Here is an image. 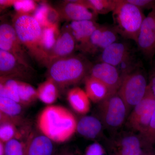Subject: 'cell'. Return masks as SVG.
Instances as JSON below:
<instances>
[{
  "label": "cell",
  "mask_w": 155,
  "mask_h": 155,
  "mask_svg": "<svg viewBox=\"0 0 155 155\" xmlns=\"http://www.w3.org/2000/svg\"><path fill=\"white\" fill-rule=\"evenodd\" d=\"M100 119L109 130L120 128L129 116L127 107L118 92L99 104Z\"/></svg>",
  "instance_id": "cell-6"
},
{
  "label": "cell",
  "mask_w": 155,
  "mask_h": 155,
  "mask_svg": "<svg viewBox=\"0 0 155 155\" xmlns=\"http://www.w3.org/2000/svg\"><path fill=\"white\" fill-rule=\"evenodd\" d=\"M57 10L61 18L70 22L95 21L98 15L88 8L82 0L66 1Z\"/></svg>",
  "instance_id": "cell-13"
},
{
  "label": "cell",
  "mask_w": 155,
  "mask_h": 155,
  "mask_svg": "<svg viewBox=\"0 0 155 155\" xmlns=\"http://www.w3.org/2000/svg\"><path fill=\"white\" fill-rule=\"evenodd\" d=\"M140 155H155V150L153 147L144 148Z\"/></svg>",
  "instance_id": "cell-36"
},
{
  "label": "cell",
  "mask_w": 155,
  "mask_h": 155,
  "mask_svg": "<svg viewBox=\"0 0 155 155\" xmlns=\"http://www.w3.org/2000/svg\"><path fill=\"white\" fill-rule=\"evenodd\" d=\"M33 69L22 64L11 53L0 50V77L19 81L33 77Z\"/></svg>",
  "instance_id": "cell-10"
},
{
  "label": "cell",
  "mask_w": 155,
  "mask_h": 155,
  "mask_svg": "<svg viewBox=\"0 0 155 155\" xmlns=\"http://www.w3.org/2000/svg\"><path fill=\"white\" fill-rule=\"evenodd\" d=\"M103 126L102 122L98 118L93 116H84L77 122L76 131L85 138L94 139L101 134Z\"/></svg>",
  "instance_id": "cell-20"
},
{
  "label": "cell",
  "mask_w": 155,
  "mask_h": 155,
  "mask_svg": "<svg viewBox=\"0 0 155 155\" xmlns=\"http://www.w3.org/2000/svg\"><path fill=\"white\" fill-rule=\"evenodd\" d=\"M60 32L58 24L42 28L41 46L44 51L47 55L48 58L55 45Z\"/></svg>",
  "instance_id": "cell-23"
},
{
  "label": "cell",
  "mask_w": 155,
  "mask_h": 155,
  "mask_svg": "<svg viewBox=\"0 0 155 155\" xmlns=\"http://www.w3.org/2000/svg\"><path fill=\"white\" fill-rule=\"evenodd\" d=\"M92 67L83 56L72 54L51 62L47 67L48 77L58 88H64L84 80Z\"/></svg>",
  "instance_id": "cell-2"
},
{
  "label": "cell",
  "mask_w": 155,
  "mask_h": 155,
  "mask_svg": "<svg viewBox=\"0 0 155 155\" xmlns=\"http://www.w3.org/2000/svg\"><path fill=\"white\" fill-rule=\"evenodd\" d=\"M5 143L0 141V155H5Z\"/></svg>",
  "instance_id": "cell-38"
},
{
  "label": "cell",
  "mask_w": 155,
  "mask_h": 155,
  "mask_svg": "<svg viewBox=\"0 0 155 155\" xmlns=\"http://www.w3.org/2000/svg\"><path fill=\"white\" fill-rule=\"evenodd\" d=\"M18 91L19 104L24 107L30 105L38 99L36 89L25 81L18 80Z\"/></svg>",
  "instance_id": "cell-24"
},
{
  "label": "cell",
  "mask_w": 155,
  "mask_h": 155,
  "mask_svg": "<svg viewBox=\"0 0 155 155\" xmlns=\"http://www.w3.org/2000/svg\"><path fill=\"white\" fill-rule=\"evenodd\" d=\"M36 90L38 99L49 105L54 103L59 96L58 85L50 78L41 83Z\"/></svg>",
  "instance_id": "cell-22"
},
{
  "label": "cell",
  "mask_w": 155,
  "mask_h": 155,
  "mask_svg": "<svg viewBox=\"0 0 155 155\" xmlns=\"http://www.w3.org/2000/svg\"><path fill=\"white\" fill-rule=\"evenodd\" d=\"M137 44L143 55L152 62L155 54V8L143 20Z\"/></svg>",
  "instance_id": "cell-11"
},
{
  "label": "cell",
  "mask_w": 155,
  "mask_h": 155,
  "mask_svg": "<svg viewBox=\"0 0 155 155\" xmlns=\"http://www.w3.org/2000/svg\"><path fill=\"white\" fill-rule=\"evenodd\" d=\"M15 0H1L0 5L1 9L5 8H6L14 5Z\"/></svg>",
  "instance_id": "cell-35"
},
{
  "label": "cell",
  "mask_w": 155,
  "mask_h": 155,
  "mask_svg": "<svg viewBox=\"0 0 155 155\" xmlns=\"http://www.w3.org/2000/svg\"><path fill=\"white\" fill-rule=\"evenodd\" d=\"M84 81L85 92L93 103L99 104L116 93L102 82L89 75L86 76Z\"/></svg>",
  "instance_id": "cell-19"
},
{
  "label": "cell",
  "mask_w": 155,
  "mask_h": 155,
  "mask_svg": "<svg viewBox=\"0 0 155 155\" xmlns=\"http://www.w3.org/2000/svg\"><path fill=\"white\" fill-rule=\"evenodd\" d=\"M140 135L144 148L151 147L155 144V110L146 131Z\"/></svg>",
  "instance_id": "cell-29"
},
{
  "label": "cell",
  "mask_w": 155,
  "mask_h": 155,
  "mask_svg": "<svg viewBox=\"0 0 155 155\" xmlns=\"http://www.w3.org/2000/svg\"><path fill=\"white\" fill-rule=\"evenodd\" d=\"M54 155H74V154L69 150H63Z\"/></svg>",
  "instance_id": "cell-37"
},
{
  "label": "cell",
  "mask_w": 155,
  "mask_h": 155,
  "mask_svg": "<svg viewBox=\"0 0 155 155\" xmlns=\"http://www.w3.org/2000/svg\"><path fill=\"white\" fill-rule=\"evenodd\" d=\"M89 75L102 82L114 93L118 92L123 78L117 67L104 62L92 66Z\"/></svg>",
  "instance_id": "cell-12"
},
{
  "label": "cell",
  "mask_w": 155,
  "mask_h": 155,
  "mask_svg": "<svg viewBox=\"0 0 155 155\" xmlns=\"http://www.w3.org/2000/svg\"><path fill=\"white\" fill-rule=\"evenodd\" d=\"M104 150L101 144L94 143L89 146L87 149L85 155H104Z\"/></svg>",
  "instance_id": "cell-33"
},
{
  "label": "cell",
  "mask_w": 155,
  "mask_h": 155,
  "mask_svg": "<svg viewBox=\"0 0 155 155\" xmlns=\"http://www.w3.org/2000/svg\"><path fill=\"white\" fill-rule=\"evenodd\" d=\"M24 106L5 97H0V117L10 120L18 127L28 125L22 116Z\"/></svg>",
  "instance_id": "cell-18"
},
{
  "label": "cell",
  "mask_w": 155,
  "mask_h": 155,
  "mask_svg": "<svg viewBox=\"0 0 155 155\" xmlns=\"http://www.w3.org/2000/svg\"><path fill=\"white\" fill-rule=\"evenodd\" d=\"M61 17L58 10L54 8L53 7L50 5L47 17V22L48 26L57 25Z\"/></svg>",
  "instance_id": "cell-32"
},
{
  "label": "cell",
  "mask_w": 155,
  "mask_h": 155,
  "mask_svg": "<svg viewBox=\"0 0 155 155\" xmlns=\"http://www.w3.org/2000/svg\"><path fill=\"white\" fill-rule=\"evenodd\" d=\"M76 48V41L68 25L64 26L49 55L47 67L55 60L72 55Z\"/></svg>",
  "instance_id": "cell-14"
},
{
  "label": "cell",
  "mask_w": 155,
  "mask_h": 155,
  "mask_svg": "<svg viewBox=\"0 0 155 155\" xmlns=\"http://www.w3.org/2000/svg\"><path fill=\"white\" fill-rule=\"evenodd\" d=\"M0 141L5 143L13 139H19L20 130L17 125L10 120L0 118Z\"/></svg>",
  "instance_id": "cell-26"
},
{
  "label": "cell",
  "mask_w": 155,
  "mask_h": 155,
  "mask_svg": "<svg viewBox=\"0 0 155 155\" xmlns=\"http://www.w3.org/2000/svg\"><path fill=\"white\" fill-rule=\"evenodd\" d=\"M99 25L92 20L70 22L68 26L75 38L77 48L82 51L88 43L92 34Z\"/></svg>",
  "instance_id": "cell-17"
},
{
  "label": "cell",
  "mask_w": 155,
  "mask_h": 155,
  "mask_svg": "<svg viewBox=\"0 0 155 155\" xmlns=\"http://www.w3.org/2000/svg\"><path fill=\"white\" fill-rule=\"evenodd\" d=\"M82 2L97 15L113 12L116 4V0H82Z\"/></svg>",
  "instance_id": "cell-25"
},
{
  "label": "cell",
  "mask_w": 155,
  "mask_h": 155,
  "mask_svg": "<svg viewBox=\"0 0 155 155\" xmlns=\"http://www.w3.org/2000/svg\"><path fill=\"white\" fill-rule=\"evenodd\" d=\"M147 86L141 71H130L123 76L118 93L126 105L129 115L144 96Z\"/></svg>",
  "instance_id": "cell-5"
},
{
  "label": "cell",
  "mask_w": 155,
  "mask_h": 155,
  "mask_svg": "<svg viewBox=\"0 0 155 155\" xmlns=\"http://www.w3.org/2000/svg\"><path fill=\"white\" fill-rule=\"evenodd\" d=\"M154 61V62H155V61Z\"/></svg>",
  "instance_id": "cell-39"
},
{
  "label": "cell",
  "mask_w": 155,
  "mask_h": 155,
  "mask_svg": "<svg viewBox=\"0 0 155 155\" xmlns=\"http://www.w3.org/2000/svg\"><path fill=\"white\" fill-rule=\"evenodd\" d=\"M149 84L155 97V62L154 61L150 73Z\"/></svg>",
  "instance_id": "cell-34"
},
{
  "label": "cell",
  "mask_w": 155,
  "mask_h": 155,
  "mask_svg": "<svg viewBox=\"0 0 155 155\" xmlns=\"http://www.w3.org/2000/svg\"><path fill=\"white\" fill-rule=\"evenodd\" d=\"M146 17L142 10L127 0H116V7L113 11L114 28L118 34L137 44Z\"/></svg>",
  "instance_id": "cell-4"
},
{
  "label": "cell",
  "mask_w": 155,
  "mask_h": 155,
  "mask_svg": "<svg viewBox=\"0 0 155 155\" xmlns=\"http://www.w3.org/2000/svg\"><path fill=\"white\" fill-rule=\"evenodd\" d=\"M130 47L126 43H114L102 52L100 57L101 62L107 63L115 67H118L130 60Z\"/></svg>",
  "instance_id": "cell-16"
},
{
  "label": "cell",
  "mask_w": 155,
  "mask_h": 155,
  "mask_svg": "<svg viewBox=\"0 0 155 155\" xmlns=\"http://www.w3.org/2000/svg\"><path fill=\"white\" fill-rule=\"evenodd\" d=\"M49 6L46 2H42L38 5L37 8L32 14L42 28L48 27L47 17Z\"/></svg>",
  "instance_id": "cell-30"
},
{
  "label": "cell",
  "mask_w": 155,
  "mask_h": 155,
  "mask_svg": "<svg viewBox=\"0 0 155 155\" xmlns=\"http://www.w3.org/2000/svg\"><path fill=\"white\" fill-rule=\"evenodd\" d=\"M38 5L32 0H15L14 7L16 13L22 14H32Z\"/></svg>",
  "instance_id": "cell-27"
},
{
  "label": "cell",
  "mask_w": 155,
  "mask_h": 155,
  "mask_svg": "<svg viewBox=\"0 0 155 155\" xmlns=\"http://www.w3.org/2000/svg\"><path fill=\"white\" fill-rule=\"evenodd\" d=\"M0 50L11 53L22 64L31 67L28 54L19 41L13 24L7 21H2L0 25Z\"/></svg>",
  "instance_id": "cell-9"
},
{
  "label": "cell",
  "mask_w": 155,
  "mask_h": 155,
  "mask_svg": "<svg viewBox=\"0 0 155 155\" xmlns=\"http://www.w3.org/2000/svg\"><path fill=\"white\" fill-rule=\"evenodd\" d=\"M128 2L142 10H152L155 8V0H127Z\"/></svg>",
  "instance_id": "cell-31"
},
{
  "label": "cell",
  "mask_w": 155,
  "mask_h": 155,
  "mask_svg": "<svg viewBox=\"0 0 155 155\" xmlns=\"http://www.w3.org/2000/svg\"><path fill=\"white\" fill-rule=\"evenodd\" d=\"M25 141L14 138L5 143V155H25Z\"/></svg>",
  "instance_id": "cell-28"
},
{
  "label": "cell",
  "mask_w": 155,
  "mask_h": 155,
  "mask_svg": "<svg viewBox=\"0 0 155 155\" xmlns=\"http://www.w3.org/2000/svg\"><path fill=\"white\" fill-rule=\"evenodd\" d=\"M155 110V97L149 84L144 96L127 117V127L142 135L148 127Z\"/></svg>",
  "instance_id": "cell-7"
},
{
  "label": "cell",
  "mask_w": 155,
  "mask_h": 155,
  "mask_svg": "<svg viewBox=\"0 0 155 155\" xmlns=\"http://www.w3.org/2000/svg\"><path fill=\"white\" fill-rule=\"evenodd\" d=\"M75 116L67 108L50 105L42 110L37 125L40 132L54 142L61 143L69 140L77 130Z\"/></svg>",
  "instance_id": "cell-1"
},
{
  "label": "cell",
  "mask_w": 155,
  "mask_h": 155,
  "mask_svg": "<svg viewBox=\"0 0 155 155\" xmlns=\"http://www.w3.org/2000/svg\"><path fill=\"white\" fill-rule=\"evenodd\" d=\"M12 24L28 55L39 64L47 66L48 57L41 46L42 27L33 15L16 13Z\"/></svg>",
  "instance_id": "cell-3"
},
{
  "label": "cell",
  "mask_w": 155,
  "mask_h": 155,
  "mask_svg": "<svg viewBox=\"0 0 155 155\" xmlns=\"http://www.w3.org/2000/svg\"><path fill=\"white\" fill-rule=\"evenodd\" d=\"M107 148L110 155H140L144 147L139 134L122 132L109 140Z\"/></svg>",
  "instance_id": "cell-8"
},
{
  "label": "cell",
  "mask_w": 155,
  "mask_h": 155,
  "mask_svg": "<svg viewBox=\"0 0 155 155\" xmlns=\"http://www.w3.org/2000/svg\"><path fill=\"white\" fill-rule=\"evenodd\" d=\"M53 143L40 132H31L25 140V155H54Z\"/></svg>",
  "instance_id": "cell-15"
},
{
  "label": "cell",
  "mask_w": 155,
  "mask_h": 155,
  "mask_svg": "<svg viewBox=\"0 0 155 155\" xmlns=\"http://www.w3.org/2000/svg\"><path fill=\"white\" fill-rule=\"evenodd\" d=\"M69 105L76 113L81 115L87 114L90 110V100L85 91L78 87L69 90L67 94Z\"/></svg>",
  "instance_id": "cell-21"
}]
</instances>
